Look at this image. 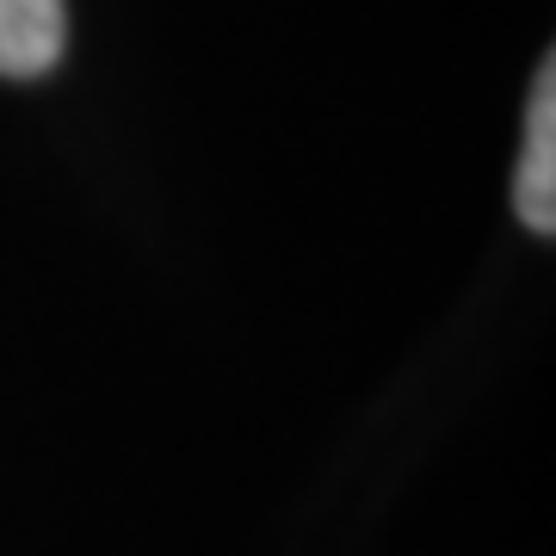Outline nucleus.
Here are the masks:
<instances>
[{"mask_svg":"<svg viewBox=\"0 0 556 556\" xmlns=\"http://www.w3.org/2000/svg\"><path fill=\"white\" fill-rule=\"evenodd\" d=\"M514 211L532 236L556 229V68L544 62L526 105V149H519V179H514Z\"/></svg>","mask_w":556,"mask_h":556,"instance_id":"nucleus-1","label":"nucleus"},{"mask_svg":"<svg viewBox=\"0 0 556 556\" xmlns=\"http://www.w3.org/2000/svg\"><path fill=\"white\" fill-rule=\"evenodd\" d=\"M68 38V7L62 0H0V75L38 80L56 68Z\"/></svg>","mask_w":556,"mask_h":556,"instance_id":"nucleus-2","label":"nucleus"}]
</instances>
